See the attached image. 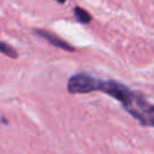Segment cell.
<instances>
[{"label": "cell", "mask_w": 154, "mask_h": 154, "mask_svg": "<svg viewBox=\"0 0 154 154\" xmlns=\"http://www.w3.org/2000/svg\"><path fill=\"white\" fill-rule=\"evenodd\" d=\"M0 53L7 55L10 58H13V59L18 58V52L12 46H10L8 43H6L4 41H0Z\"/></svg>", "instance_id": "obj_6"}, {"label": "cell", "mask_w": 154, "mask_h": 154, "mask_svg": "<svg viewBox=\"0 0 154 154\" xmlns=\"http://www.w3.org/2000/svg\"><path fill=\"white\" fill-rule=\"evenodd\" d=\"M34 32H35L37 36L45 38L48 43H51L52 46H54V47H57V48H60V49H64V51H69V52H75V49H76V48H75L73 46H71L69 42H66L65 40L60 38L59 36L54 35V34L51 32V31H47V30H43V29H35Z\"/></svg>", "instance_id": "obj_4"}, {"label": "cell", "mask_w": 154, "mask_h": 154, "mask_svg": "<svg viewBox=\"0 0 154 154\" xmlns=\"http://www.w3.org/2000/svg\"><path fill=\"white\" fill-rule=\"evenodd\" d=\"M100 90L114 99H117L119 102H122V105L129 99V96L131 95L132 90H130L126 85L117 82V81H113V79H109V81H101V84H100Z\"/></svg>", "instance_id": "obj_3"}, {"label": "cell", "mask_w": 154, "mask_h": 154, "mask_svg": "<svg viewBox=\"0 0 154 154\" xmlns=\"http://www.w3.org/2000/svg\"><path fill=\"white\" fill-rule=\"evenodd\" d=\"M55 1H58V2H59V4H64V2H65V1H66V0H55Z\"/></svg>", "instance_id": "obj_7"}, {"label": "cell", "mask_w": 154, "mask_h": 154, "mask_svg": "<svg viewBox=\"0 0 154 154\" xmlns=\"http://www.w3.org/2000/svg\"><path fill=\"white\" fill-rule=\"evenodd\" d=\"M123 106L142 125L154 126V105L149 103L141 93L132 91Z\"/></svg>", "instance_id": "obj_1"}, {"label": "cell", "mask_w": 154, "mask_h": 154, "mask_svg": "<svg viewBox=\"0 0 154 154\" xmlns=\"http://www.w3.org/2000/svg\"><path fill=\"white\" fill-rule=\"evenodd\" d=\"M73 13H75L76 19H77L79 23H82V24H88V23H90L91 19H93L91 14H90L88 11H85L84 8L78 7V6L73 8Z\"/></svg>", "instance_id": "obj_5"}, {"label": "cell", "mask_w": 154, "mask_h": 154, "mask_svg": "<svg viewBox=\"0 0 154 154\" xmlns=\"http://www.w3.org/2000/svg\"><path fill=\"white\" fill-rule=\"evenodd\" d=\"M101 79L95 78L85 72L76 73L67 81V90L71 94H87L100 90Z\"/></svg>", "instance_id": "obj_2"}]
</instances>
